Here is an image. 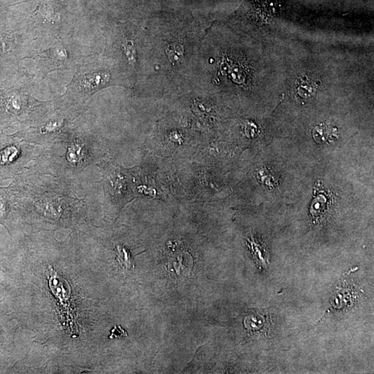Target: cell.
<instances>
[{"label":"cell","instance_id":"1","mask_svg":"<svg viewBox=\"0 0 374 374\" xmlns=\"http://www.w3.org/2000/svg\"><path fill=\"white\" fill-rule=\"evenodd\" d=\"M109 80L110 74L108 72L85 74L79 82V87L82 91L91 93L104 86Z\"/></svg>","mask_w":374,"mask_h":374},{"label":"cell","instance_id":"2","mask_svg":"<svg viewBox=\"0 0 374 374\" xmlns=\"http://www.w3.org/2000/svg\"><path fill=\"white\" fill-rule=\"evenodd\" d=\"M166 56L173 65L182 62L184 59V48L182 42L170 44L166 48Z\"/></svg>","mask_w":374,"mask_h":374},{"label":"cell","instance_id":"3","mask_svg":"<svg viewBox=\"0 0 374 374\" xmlns=\"http://www.w3.org/2000/svg\"><path fill=\"white\" fill-rule=\"evenodd\" d=\"M117 259L119 264L126 269H130L133 267L132 260H131L130 254L127 249L124 247H117Z\"/></svg>","mask_w":374,"mask_h":374},{"label":"cell","instance_id":"4","mask_svg":"<svg viewBox=\"0 0 374 374\" xmlns=\"http://www.w3.org/2000/svg\"><path fill=\"white\" fill-rule=\"evenodd\" d=\"M125 54L128 58V61L131 65H134L136 63V49L133 41L126 38L123 44Z\"/></svg>","mask_w":374,"mask_h":374},{"label":"cell","instance_id":"5","mask_svg":"<svg viewBox=\"0 0 374 374\" xmlns=\"http://www.w3.org/2000/svg\"><path fill=\"white\" fill-rule=\"evenodd\" d=\"M251 320L254 322H251V328L254 329V331H261L263 329H266L267 325H268V321H267V318L265 317L261 316V315H257L252 317Z\"/></svg>","mask_w":374,"mask_h":374}]
</instances>
